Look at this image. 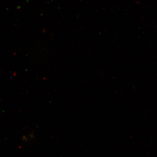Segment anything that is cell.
Segmentation results:
<instances>
[]
</instances>
